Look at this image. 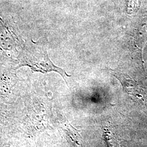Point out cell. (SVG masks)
<instances>
[{
    "instance_id": "6da1fadb",
    "label": "cell",
    "mask_w": 147,
    "mask_h": 147,
    "mask_svg": "<svg viewBox=\"0 0 147 147\" xmlns=\"http://www.w3.org/2000/svg\"><path fill=\"white\" fill-rule=\"evenodd\" d=\"M16 63V68L28 67L32 71L42 73L55 71L60 74L65 81L66 77L70 76L64 69L53 64L49 57L47 47L42 43L32 42L24 46L17 57Z\"/></svg>"
},
{
    "instance_id": "277c9868",
    "label": "cell",
    "mask_w": 147,
    "mask_h": 147,
    "mask_svg": "<svg viewBox=\"0 0 147 147\" xmlns=\"http://www.w3.org/2000/svg\"><path fill=\"white\" fill-rule=\"evenodd\" d=\"M121 81L124 90L129 94L132 95L138 99L142 98V90L139 84L131 79L123 76L122 75L116 76Z\"/></svg>"
},
{
    "instance_id": "3957f363",
    "label": "cell",
    "mask_w": 147,
    "mask_h": 147,
    "mask_svg": "<svg viewBox=\"0 0 147 147\" xmlns=\"http://www.w3.org/2000/svg\"><path fill=\"white\" fill-rule=\"evenodd\" d=\"M17 81L15 74L9 70L0 71V95L9 94Z\"/></svg>"
},
{
    "instance_id": "5b68a950",
    "label": "cell",
    "mask_w": 147,
    "mask_h": 147,
    "mask_svg": "<svg viewBox=\"0 0 147 147\" xmlns=\"http://www.w3.org/2000/svg\"><path fill=\"white\" fill-rule=\"evenodd\" d=\"M103 131V137L108 147H119L118 140L111 131L105 128Z\"/></svg>"
},
{
    "instance_id": "7a4b0ae2",
    "label": "cell",
    "mask_w": 147,
    "mask_h": 147,
    "mask_svg": "<svg viewBox=\"0 0 147 147\" xmlns=\"http://www.w3.org/2000/svg\"><path fill=\"white\" fill-rule=\"evenodd\" d=\"M23 47L18 37L0 16V53L8 56L13 53H20L18 50Z\"/></svg>"
}]
</instances>
